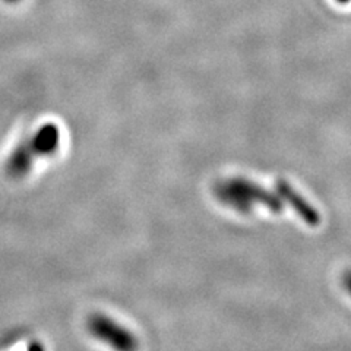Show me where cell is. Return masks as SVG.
<instances>
[{
    "mask_svg": "<svg viewBox=\"0 0 351 351\" xmlns=\"http://www.w3.org/2000/svg\"><path fill=\"white\" fill-rule=\"evenodd\" d=\"M88 329H90L93 335L100 338L101 341L113 346L119 351L130 350V339H128V335L123 329H120L101 315H95L88 321Z\"/></svg>",
    "mask_w": 351,
    "mask_h": 351,
    "instance_id": "1",
    "label": "cell"
},
{
    "mask_svg": "<svg viewBox=\"0 0 351 351\" xmlns=\"http://www.w3.org/2000/svg\"><path fill=\"white\" fill-rule=\"evenodd\" d=\"M32 152L36 157H50L56 154L60 145V130L54 123H44L28 138Z\"/></svg>",
    "mask_w": 351,
    "mask_h": 351,
    "instance_id": "2",
    "label": "cell"
},
{
    "mask_svg": "<svg viewBox=\"0 0 351 351\" xmlns=\"http://www.w3.org/2000/svg\"><path fill=\"white\" fill-rule=\"evenodd\" d=\"M36 154L32 152L28 138L21 141L19 144L14 148V151L9 154L6 161V173L12 179H22L31 171L32 164L36 160Z\"/></svg>",
    "mask_w": 351,
    "mask_h": 351,
    "instance_id": "3",
    "label": "cell"
},
{
    "mask_svg": "<svg viewBox=\"0 0 351 351\" xmlns=\"http://www.w3.org/2000/svg\"><path fill=\"white\" fill-rule=\"evenodd\" d=\"M28 351H44V347H43V344H41V343L34 341V343H31V344H29Z\"/></svg>",
    "mask_w": 351,
    "mask_h": 351,
    "instance_id": "4",
    "label": "cell"
},
{
    "mask_svg": "<svg viewBox=\"0 0 351 351\" xmlns=\"http://www.w3.org/2000/svg\"><path fill=\"white\" fill-rule=\"evenodd\" d=\"M338 2H341V3H346V2H348V0H338Z\"/></svg>",
    "mask_w": 351,
    "mask_h": 351,
    "instance_id": "5",
    "label": "cell"
},
{
    "mask_svg": "<svg viewBox=\"0 0 351 351\" xmlns=\"http://www.w3.org/2000/svg\"><path fill=\"white\" fill-rule=\"evenodd\" d=\"M8 2H16V0H8Z\"/></svg>",
    "mask_w": 351,
    "mask_h": 351,
    "instance_id": "6",
    "label": "cell"
}]
</instances>
